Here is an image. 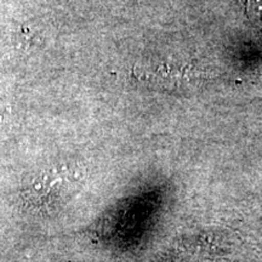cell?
<instances>
[{"mask_svg":"<svg viewBox=\"0 0 262 262\" xmlns=\"http://www.w3.org/2000/svg\"><path fill=\"white\" fill-rule=\"evenodd\" d=\"M249 10L250 16L256 18L262 25V0H249Z\"/></svg>","mask_w":262,"mask_h":262,"instance_id":"1","label":"cell"}]
</instances>
